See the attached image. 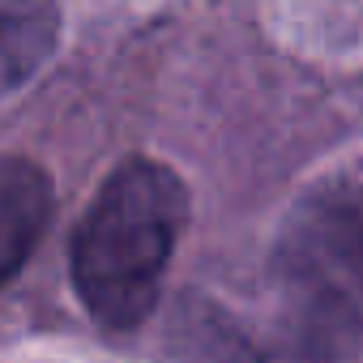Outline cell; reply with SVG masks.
I'll use <instances>...</instances> for the list:
<instances>
[{"label":"cell","mask_w":363,"mask_h":363,"mask_svg":"<svg viewBox=\"0 0 363 363\" xmlns=\"http://www.w3.org/2000/svg\"><path fill=\"white\" fill-rule=\"evenodd\" d=\"M184 223L189 189L171 167L128 158L103 179L69 244L73 286L103 329L124 333L154 312Z\"/></svg>","instance_id":"cell-1"},{"label":"cell","mask_w":363,"mask_h":363,"mask_svg":"<svg viewBox=\"0 0 363 363\" xmlns=\"http://www.w3.org/2000/svg\"><path fill=\"white\" fill-rule=\"evenodd\" d=\"M278 337L299 363H342L363 337V184L312 189L274 244Z\"/></svg>","instance_id":"cell-2"},{"label":"cell","mask_w":363,"mask_h":363,"mask_svg":"<svg viewBox=\"0 0 363 363\" xmlns=\"http://www.w3.org/2000/svg\"><path fill=\"white\" fill-rule=\"evenodd\" d=\"M52 223V179L30 158L0 154V286L39 248Z\"/></svg>","instance_id":"cell-3"},{"label":"cell","mask_w":363,"mask_h":363,"mask_svg":"<svg viewBox=\"0 0 363 363\" xmlns=\"http://www.w3.org/2000/svg\"><path fill=\"white\" fill-rule=\"evenodd\" d=\"M60 39L56 0H0V94L35 77Z\"/></svg>","instance_id":"cell-5"},{"label":"cell","mask_w":363,"mask_h":363,"mask_svg":"<svg viewBox=\"0 0 363 363\" xmlns=\"http://www.w3.org/2000/svg\"><path fill=\"white\" fill-rule=\"evenodd\" d=\"M175 354L179 363H299L291 346L278 337V329L261 342L210 303H197L179 316Z\"/></svg>","instance_id":"cell-4"}]
</instances>
